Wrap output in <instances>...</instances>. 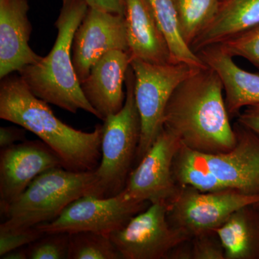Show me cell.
Masks as SVG:
<instances>
[{
	"instance_id": "8",
	"label": "cell",
	"mask_w": 259,
	"mask_h": 259,
	"mask_svg": "<svg viewBox=\"0 0 259 259\" xmlns=\"http://www.w3.org/2000/svg\"><path fill=\"white\" fill-rule=\"evenodd\" d=\"M148 204L130 201L122 192L106 198L86 194L71 202L54 221L36 227L44 233L90 231L110 236L147 208Z\"/></svg>"
},
{
	"instance_id": "3",
	"label": "cell",
	"mask_w": 259,
	"mask_h": 259,
	"mask_svg": "<svg viewBox=\"0 0 259 259\" xmlns=\"http://www.w3.org/2000/svg\"><path fill=\"white\" fill-rule=\"evenodd\" d=\"M61 1L55 23L58 35L54 47L47 56L25 66L19 75L32 93L47 103L71 113L83 110L99 118L98 113L83 95L72 61L75 32L88 11V2Z\"/></svg>"
},
{
	"instance_id": "1",
	"label": "cell",
	"mask_w": 259,
	"mask_h": 259,
	"mask_svg": "<svg viewBox=\"0 0 259 259\" xmlns=\"http://www.w3.org/2000/svg\"><path fill=\"white\" fill-rule=\"evenodd\" d=\"M217 74L207 67L179 85L163 115V128L190 149L207 154L229 151L236 144Z\"/></svg>"
},
{
	"instance_id": "7",
	"label": "cell",
	"mask_w": 259,
	"mask_h": 259,
	"mask_svg": "<svg viewBox=\"0 0 259 259\" xmlns=\"http://www.w3.org/2000/svg\"><path fill=\"white\" fill-rule=\"evenodd\" d=\"M258 202L259 197L236 191L202 192L192 187H180L167 204V219L172 228L191 239L215 231L236 209Z\"/></svg>"
},
{
	"instance_id": "9",
	"label": "cell",
	"mask_w": 259,
	"mask_h": 259,
	"mask_svg": "<svg viewBox=\"0 0 259 259\" xmlns=\"http://www.w3.org/2000/svg\"><path fill=\"white\" fill-rule=\"evenodd\" d=\"M110 237L122 259H169L177 246L190 240L170 226L167 204L162 202L150 204Z\"/></svg>"
},
{
	"instance_id": "25",
	"label": "cell",
	"mask_w": 259,
	"mask_h": 259,
	"mask_svg": "<svg viewBox=\"0 0 259 259\" xmlns=\"http://www.w3.org/2000/svg\"><path fill=\"white\" fill-rule=\"evenodd\" d=\"M217 45L233 57L244 58L259 69V25Z\"/></svg>"
},
{
	"instance_id": "16",
	"label": "cell",
	"mask_w": 259,
	"mask_h": 259,
	"mask_svg": "<svg viewBox=\"0 0 259 259\" xmlns=\"http://www.w3.org/2000/svg\"><path fill=\"white\" fill-rule=\"evenodd\" d=\"M197 54L221 79L230 118L238 117L245 107L259 104V74L240 68L219 45L204 48Z\"/></svg>"
},
{
	"instance_id": "18",
	"label": "cell",
	"mask_w": 259,
	"mask_h": 259,
	"mask_svg": "<svg viewBox=\"0 0 259 259\" xmlns=\"http://www.w3.org/2000/svg\"><path fill=\"white\" fill-rule=\"evenodd\" d=\"M259 25V0H221L217 13L191 46L195 54Z\"/></svg>"
},
{
	"instance_id": "23",
	"label": "cell",
	"mask_w": 259,
	"mask_h": 259,
	"mask_svg": "<svg viewBox=\"0 0 259 259\" xmlns=\"http://www.w3.org/2000/svg\"><path fill=\"white\" fill-rule=\"evenodd\" d=\"M68 259H122L110 236L83 231L69 234Z\"/></svg>"
},
{
	"instance_id": "2",
	"label": "cell",
	"mask_w": 259,
	"mask_h": 259,
	"mask_svg": "<svg viewBox=\"0 0 259 259\" xmlns=\"http://www.w3.org/2000/svg\"><path fill=\"white\" fill-rule=\"evenodd\" d=\"M0 118L36 135L57 153L66 169L95 171L100 164L103 125L84 132L64 123L49 103L32 93L20 75L1 79Z\"/></svg>"
},
{
	"instance_id": "17",
	"label": "cell",
	"mask_w": 259,
	"mask_h": 259,
	"mask_svg": "<svg viewBox=\"0 0 259 259\" xmlns=\"http://www.w3.org/2000/svg\"><path fill=\"white\" fill-rule=\"evenodd\" d=\"M125 19L132 60L157 64L172 63L168 42L148 0H125Z\"/></svg>"
},
{
	"instance_id": "24",
	"label": "cell",
	"mask_w": 259,
	"mask_h": 259,
	"mask_svg": "<svg viewBox=\"0 0 259 259\" xmlns=\"http://www.w3.org/2000/svg\"><path fill=\"white\" fill-rule=\"evenodd\" d=\"M69 234L44 233L26 248L30 259H68Z\"/></svg>"
},
{
	"instance_id": "5",
	"label": "cell",
	"mask_w": 259,
	"mask_h": 259,
	"mask_svg": "<svg viewBox=\"0 0 259 259\" xmlns=\"http://www.w3.org/2000/svg\"><path fill=\"white\" fill-rule=\"evenodd\" d=\"M95 182V171H75L64 167L48 170L1 213L6 220L0 226L28 228L51 222L71 202L91 194Z\"/></svg>"
},
{
	"instance_id": "12",
	"label": "cell",
	"mask_w": 259,
	"mask_h": 259,
	"mask_svg": "<svg viewBox=\"0 0 259 259\" xmlns=\"http://www.w3.org/2000/svg\"><path fill=\"white\" fill-rule=\"evenodd\" d=\"M59 167H64L60 157L41 140L24 141L20 144L1 148V213L23 193L38 175Z\"/></svg>"
},
{
	"instance_id": "4",
	"label": "cell",
	"mask_w": 259,
	"mask_h": 259,
	"mask_svg": "<svg viewBox=\"0 0 259 259\" xmlns=\"http://www.w3.org/2000/svg\"><path fill=\"white\" fill-rule=\"evenodd\" d=\"M135 76L130 66L126 76V98L120 111L104 120L101 159L95 170L92 195L110 197L125 188L141 138V119L134 95Z\"/></svg>"
},
{
	"instance_id": "26",
	"label": "cell",
	"mask_w": 259,
	"mask_h": 259,
	"mask_svg": "<svg viewBox=\"0 0 259 259\" xmlns=\"http://www.w3.org/2000/svg\"><path fill=\"white\" fill-rule=\"evenodd\" d=\"M187 244L189 259H226L224 248L215 231L194 236Z\"/></svg>"
},
{
	"instance_id": "30",
	"label": "cell",
	"mask_w": 259,
	"mask_h": 259,
	"mask_svg": "<svg viewBox=\"0 0 259 259\" xmlns=\"http://www.w3.org/2000/svg\"><path fill=\"white\" fill-rule=\"evenodd\" d=\"M90 8L113 13L125 15V0H87Z\"/></svg>"
},
{
	"instance_id": "10",
	"label": "cell",
	"mask_w": 259,
	"mask_h": 259,
	"mask_svg": "<svg viewBox=\"0 0 259 259\" xmlns=\"http://www.w3.org/2000/svg\"><path fill=\"white\" fill-rule=\"evenodd\" d=\"M180 140L165 128L130 174L122 191L125 198L136 202L168 204L180 187L174 179L172 164L180 148Z\"/></svg>"
},
{
	"instance_id": "28",
	"label": "cell",
	"mask_w": 259,
	"mask_h": 259,
	"mask_svg": "<svg viewBox=\"0 0 259 259\" xmlns=\"http://www.w3.org/2000/svg\"><path fill=\"white\" fill-rule=\"evenodd\" d=\"M236 122L249 129L259 137V104L243 109L237 117Z\"/></svg>"
},
{
	"instance_id": "19",
	"label": "cell",
	"mask_w": 259,
	"mask_h": 259,
	"mask_svg": "<svg viewBox=\"0 0 259 259\" xmlns=\"http://www.w3.org/2000/svg\"><path fill=\"white\" fill-rule=\"evenodd\" d=\"M215 232L226 259H259V202L236 209Z\"/></svg>"
},
{
	"instance_id": "6",
	"label": "cell",
	"mask_w": 259,
	"mask_h": 259,
	"mask_svg": "<svg viewBox=\"0 0 259 259\" xmlns=\"http://www.w3.org/2000/svg\"><path fill=\"white\" fill-rule=\"evenodd\" d=\"M131 67L135 76V99L141 119L137 165L163 128V115L172 94L184 80L201 68L185 63L157 64L138 59L131 61Z\"/></svg>"
},
{
	"instance_id": "15",
	"label": "cell",
	"mask_w": 259,
	"mask_h": 259,
	"mask_svg": "<svg viewBox=\"0 0 259 259\" xmlns=\"http://www.w3.org/2000/svg\"><path fill=\"white\" fill-rule=\"evenodd\" d=\"M28 0H0V79L41 59L29 46Z\"/></svg>"
},
{
	"instance_id": "31",
	"label": "cell",
	"mask_w": 259,
	"mask_h": 259,
	"mask_svg": "<svg viewBox=\"0 0 259 259\" xmlns=\"http://www.w3.org/2000/svg\"><path fill=\"white\" fill-rule=\"evenodd\" d=\"M0 258L2 259H27L28 257L26 249L22 247L5 253Z\"/></svg>"
},
{
	"instance_id": "11",
	"label": "cell",
	"mask_w": 259,
	"mask_h": 259,
	"mask_svg": "<svg viewBox=\"0 0 259 259\" xmlns=\"http://www.w3.org/2000/svg\"><path fill=\"white\" fill-rule=\"evenodd\" d=\"M114 50L129 52L125 15L89 7L72 44L73 64L80 83L102 56Z\"/></svg>"
},
{
	"instance_id": "20",
	"label": "cell",
	"mask_w": 259,
	"mask_h": 259,
	"mask_svg": "<svg viewBox=\"0 0 259 259\" xmlns=\"http://www.w3.org/2000/svg\"><path fill=\"white\" fill-rule=\"evenodd\" d=\"M172 172L180 187H192L202 192L226 190L209 170L203 153L184 145H181L174 158Z\"/></svg>"
},
{
	"instance_id": "22",
	"label": "cell",
	"mask_w": 259,
	"mask_h": 259,
	"mask_svg": "<svg viewBox=\"0 0 259 259\" xmlns=\"http://www.w3.org/2000/svg\"><path fill=\"white\" fill-rule=\"evenodd\" d=\"M181 35L191 47L217 13L221 0H173ZM191 49V48H190Z\"/></svg>"
},
{
	"instance_id": "13",
	"label": "cell",
	"mask_w": 259,
	"mask_h": 259,
	"mask_svg": "<svg viewBox=\"0 0 259 259\" xmlns=\"http://www.w3.org/2000/svg\"><path fill=\"white\" fill-rule=\"evenodd\" d=\"M234 147L217 154L203 153L207 166L226 190L259 197V137L235 122Z\"/></svg>"
},
{
	"instance_id": "29",
	"label": "cell",
	"mask_w": 259,
	"mask_h": 259,
	"mask_svg": "<svg viewBox=\"0 0 259 259\" xmlns=\"http://www.w3.org/2000/svg\"><path fill=\"white\" fill-rule=\"evenodd\" d=\"M26 131L23 127H17L14 126L0 127V147H9L16 144L18 141H24Z\"/></svg>"
},
{
	"instance_id": "21",
	"label": "cell",
	"mask_w": 259,
	"mask_h": 259,
	"mask_svg": "<svg viewBox=\"0 0 259 259\" xmlns=\"http://www.w3.org/2000/svg\"><path fill=\"white\" fill-rule=\"evenodd\" d=\"M169 47L172 63H185L204 69L207 66L182 39L173 0H148Z\"/></svg>"
},
{
	"instance_id": "14",
	"label": "cell",
	"mask_w": 259,
	"mask_h": 259,
	"mask_svg": "<svg viewBox=\"0 0 259 259\" xmlns=\"http://www.w3.org/2000/svg\"><path fill=\"white\" fill-rule=\"evenodd\" d=\"M131 61L128 51H110L94 65L81 83L83 95L98 113L99 119L104 121L123 107L126 98L123 86Z\"/></svg>"
},
{
	"instance_id": "27",
	"label": "cell",
	"mask_w": 259,
	"mask_h": 259,
	"mask_svg": "<svg viewBox=\"0 0 259 259\" xmlns=\"http://www.w3.org/2000/svg\"><path fill=\"white\" fill-rule=\"evenodd\" d=\"M44 234L36 226L28 228L0 226V257L11 250L30 245Z\"/></svg>"
}]
</instances>
